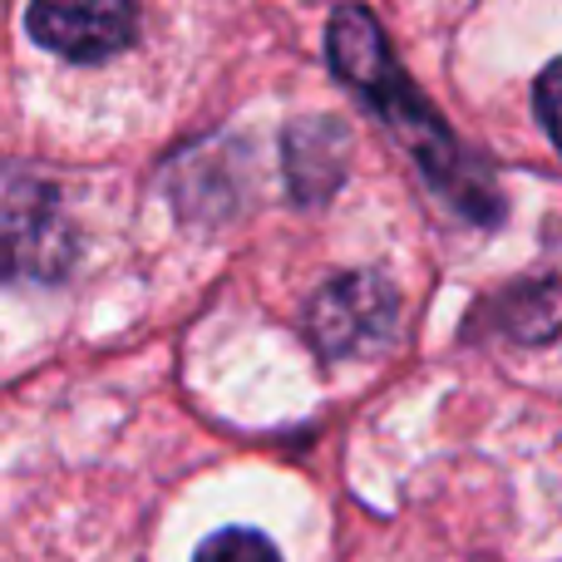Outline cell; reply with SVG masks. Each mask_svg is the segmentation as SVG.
I'll use <instances>...</instances> for the list:
<instances>
[{
  "mask_svg": "<svg viewBox=\"0 0 562 562\" xmlns=\"http://www.w3.org/2000/svg\"><path fill=\"white\" fill-rule=\"evenodd\" d=\"M326 49L336 75L366 99L380 114V124L409 148L419 168L429 173V183L479 227H494L504 217V198H498L494 178L459 148V138L449 134V124L439 119V109L409 85V75L395 65V55L385 49L375 15L366 5H340L330 15Z\"/></svg>",
  "mask_w": 562,
  "mask_h": 562,
  "instance_id": "cell-1",
  "label": "cell"
},
{
  "mask_svg": "<svg viewBox=\"0 0 562 562\" xmlns=\"http://www.w3.org/2000/svg\"><path fill=\"white\" fill-rule=\"evenodd\" d=\"M395 330V291L370 272L336 277L311 296L306 336L326 360L360 356Z\"/></svg>",
  "mask_w": 562,
  "mask_h": 562,
  "instance_id": "cell-2",
  "label": "cell"
},
{
  "mask_svg": "<svg viewBox=\"0 0 562 562\" xmlns=\"http://www.w3.org/2000/svg\"><path fill=\"white\" fill-rule=\"evenodd\" d=\"M30 35L59 59L104 65L138 35V0H35Z\"/></svg>",
  "mask_w": 562,
  "mask_h": 562,
  "instance_id": "cell-3",
  "label": "cell"
},
{
  "mask_svg": "<svg viewBox=\"0 0 562 562\" xmlns=\"http://www.w3.org/2000/svg\"><path fill=\"white\" fill-rule=\"evenodd\" d=\"M193 562H281V553L272 538H262L257 528H223V533H213L198 548Z\"/></svg>",
  "mask_w": 562,
  "mask_h": 562,
  "instance_id": "cell-4",
  "label": "cell"
},
{
  "mask_svg": "<svg viewBox=\"0 0 562 562\" xmlns=\"http://www.w3.org/2000/svg\"><path fill=\"white\" fill-rule=\"evenodd\" d=\"M533 104H538V119H543L548 138H553L558 154H562V59H553V65H548L543 75H538Z\"/></svg>",
  "mask_w": 562,
  "mask_h": 562,
  "instance_id": "cell-5",
  "label": "cell"
}]
</instances>
